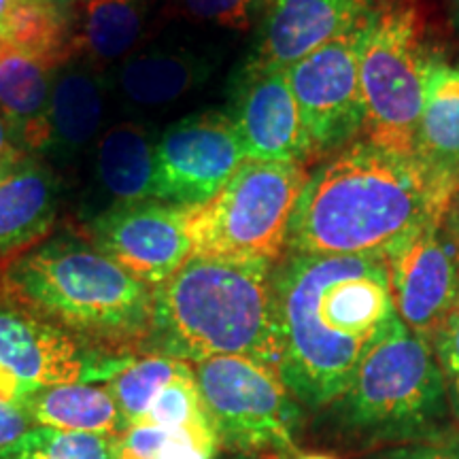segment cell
Masks as SVG:
<instances>
[{"label": "cell", "mask_w": 459, "mask_h": 459, "mask_svg": "<svg viewBox=\"0 0 459 459\" xmlns=\"http://www.w3.org/2000/svg\"><path fill=\"white\" fill-rule=\"evenodd\" d=\"M277 372L307 409L334 404L398 319L383 255L287 254L273 266Z\"/></svg>", "instance_id": "obj_1"}, {"label": "cell", "mask_w": 459, "mask_h": 459, "mask_svg": "<svg viewBox=\"0 0 459 459\" xmlns=\"http://www.w3.org/2000/svg\"><path fill=\"white\" fill-rule=\"evenodd\" d=\"M455 194L417 156L355 141L308 172L287 254L385 257L426 223L443 220Z\"/></svg>", "instance_id": "obj_2"}, {"label": "cell", "mask_w": 459, "mask_h": 459, "mask_svg": "<svg viewBox=\"0 0 459 459\" xmlns=\"http://www.w3.org/2000/svg\"><path fill=\"white\" fill-rule=\"evenodd\" d=\"M0 302L115 358L145 353L152 336L153 287L77 237L0 260Z\"/></svg>", "instance_id": "obj_3"}, {"label": "cell", "mask_w": 459, "mask_h": 459, "mask_svg": "<svg viewBox=\"0 0 459 459\" xmlns=\"http://www.w3.org/2000/svg\"><path fill=\"white\" fill-rule=\"evenodd\" d=\"M273 266L192 255L153 287V325L145 353L198 364L243 355L277 368L281 342Z\"/></svg>", "instance_id": "obj_4"}, {"label": "cell", "mask_w": 459, "mask_h": 459, "mask_svg": "<svg viewBox=\"0 0 459 459\" xmlns=\"http://www.w3.org/2000/svg\"><path fill=\"white\" fill-rule=\"evenodd\" d=\"M334 404L342 432L364 446H406L446 436L449 400L432 344L400 319L361 359Z\"/></svg>", "instance_id": "obj_5"}, {"label": "cell", "mask_w": 459, "mask_h": 459, "mask_svg": "<svg viewBox=\"0 0 459 459\" xmlns=\"http://www.w3.org/2000/svg\"><path fill=\"white\" fill-rule=\"evenodd\" d=\"M426 26L411 0H378L359 45L364 139L415 156L429 54Z\"/></svg>", "instance_id": "obj_6"}, {"label": "cell", "mask_w": 459, "mask_h": 459, "mask_svg": "<svg viewBox=\"0 0 459 459\" xmlns=\"http://www.w3.org/2000/svg\"><path fill=\"white\" fill-rule=\"evenodd\" d=\"M307 179L304 164L247 160L215 198L187 209L194 255L277 262Z\"/></svg>", "instance_id": "obj_7"}, {"label": "cell", "mask_w": 459, "mask_h": 459, "mask_svg": "<svg viewBox=\"0 0 459 459\" xmlns=\"http://www.w3.org/2000/svg\"><path fill=\"white\" fill-rule=\"evenodd\" d=\"M194 375L217 443L257 459H296L300 404L277 368L220 355L194 364Z\"/></svg>", "instance_id": "obj_8"}, {"label": "cell", "mask_w": 459, "mask_h": 459, "mask_svg": "<svg viewBox=\"0 0 459 459\" xmlns=\"http://www.w3.org/2000/svg\"><path fill=\"white\" fill-rule=\"evenodd\" d=\"M130 359L96 351L56 325L0 302V400L17 404L51 385L111 378Z\"/></svg>", "instance_id": "obj_9"}, {"label": "cell", "mask_w": 459, "mask_h": 459, "mask_svg": "<svg viewBox=\"0 0 459 459\" xmlns=\"http://www.w3.org/2000/svg\"><path fill=\"white\" fill-rule=\"evenodd\" d=\"M247 162L243 143L228 113L204 111L177 119L156 145L153 198L175 206H200Z\"/></svg>", "instance_id": "obj_10"}, {"label": "cell", "mask_w": 459, "mask_h": 459, "mask_svg": "<svg viewBox=\"0 0 459 459\" xmlns=\"http://www.w3.org/2000/svg\"><path fill=\"white\" fill-rule=\"evenodd\" d=\"M364 26L287 68L313 158L341 152L364 132V99L359 83Z\"/></svg>", "instance_id": "obj_11"}, {"label": "cell", "mask_w": 459, "mask_h": 459, "mask_svg": "<svg viewBox=\"0 0 459 459\" xmlns=\"http://www.w3.org/2000/svg\"><path fill=\"white\" fill-rule=\"evenodd\" d=\"M85 230L100 254L149 287L162 285L194 255L187 206L156 198L111 206Z\"/></svg>", "instance_id": "obj_12"}, {"label": "cell", "mask_w": 459, "mask_h": 459, "mask_svg": "<svg viewBox=\"0 0 459 459\" xmlns=\"http://www.w3.org/2000/svg\"><path fill=\"white\" fill-rule=\"evenodd\" d=\"M395 315L432 342L459 307V243L443 220L429 221L385 255Z\"/></svg>", "instance_id": "obj_13"}, {"label": "cell", "mask_w": 459, "mask_h": 459, "mask_svg": "<svg viewBox=\"0 0 459 459\" xmlns=\"http://www.w3.org/2000/svg\"><path fill=\"white\" fill-rule=\"evenodd\" d=\"M228 115L247 160L307 164L313 158L285 68L245 65L234 82Z\"/></svg>", "instance_id": "obj_14"}, {"label": "cell", "mask_w": 459, "mask_h": 459, "mask_svg": "<svg viewBox=\"0 0 459 459\" xmlns=\"http://www.w3.org/2000/svg\"><path fill=\"white\" fill-rule=\"evenodd\" d=\"M378 0H271L245 65L290 68L368 22Z\"/></svg>", "instance_id": "obj_15"}, {"label": "cell", "mask_w": 459, "mask_h": 459, "mask_svg": "<svg viewBox=\"0 0 459 459\" xmlns=\"http://www.w3.org/2000/svg\"><path fill=\"white\" fill-rule=\"evenodd\" d=\"M213 62L186 48H139L105 73L108 94L124 111L152 113L198 90Z\"/></svg>", "instance_id": "obj_16"}, {"label": "cell", "mask_w": 459, "mask_h": 459, "mask_svg": "<svg viewBox=\"0 0 459 459\" xmlns=\"http://www.w3.org/2000/svg\"><path fill=\"white\" fill-rule=\"evenodd\" d=\"M105 73L82 60H68L56 71L49 96V143L43 160L71 166L91 152L105 130L108 113Z\"/></svg>", "instance_id": "obj_17"}, {"label": "cell", "mask_w": 459, "mask_h": 459, "mask_svg": "<svg viewBox=\"0 0 459 459\" xmlns=\"http://www.w3.org/2000/svg\"><path fill=\"white\" fill-rule=\"evenodd\" d=\"M156 145L153 130L134 119L102 132L91 147L88 221L111 206L153 198Z\"/></svg>", "instance_id": "obj_18"}, {"label": "cell", "mask_w": 459, "mask_h": 459, "mask_svg": "<svg viewBox=\"0 0 459 459\" xmlns=\"http://www.w3.org/2000/svg\"><path fill=\"white\" fill-rule=\"evenodd\" d=\"M60 209V181L43 158L24 156L0 175V260L39 245Z\"/></svg>", "instance_id": "obj_19"}, {"label": "cell", "mask_w": 459, "mask_h": 459, "mask_svg": "<svg viewBox=\"0 0 459 459\" xmlns=\"http://www.w3.org/2000/svg\"><path fill=\"white\" fill-rule=\"evenodd\" d=\"M160 0H73V60L107 73L141 48Z\"/></svg>", "instance_id": "obj_20"}, {"label": "cell", "mask_w": 459, "mask_h": 459, "mask_svg": "<svg viewBox=\"0 0 459 459\" xmlns=\"http://www.w3.org/2000/svg\"><path fill=\"white\" fill-rule=\"evenodd\" d=\"M56 71L48 62L3 45L0 115L26 156L45 158L49 143V96Z\"/></svg>", "instance_id": "obj_21"}, {"label": "cell", "mask_w": 459, "mask_h": 459, "mask_svg": "<svg viewBox=\"0 0 459 459\" xmlns=\"http://www.w3.org/2000/svg\"><path fill=\"white\" fill-rule=\"evenodd\" d=\"M415 156L459 192V66L432 54L417 124Z\"/></svg>", "instance_id": "obj_22"}, {"label": "cell", "mask_w": 459, "mask_h": 459, "mask_svg": "<svg viewBox=\"0 0 459 459\" xmlns=\"http://www.w3.org/2000/svg\"><path fill=\"white\" fill-rule=\"evenodd\" d=\"M17 404L32 426L102 436H119L124 432L122 412L107 385L62 383L28 394Z\"/></svg>", "instance_id": "obj_23"}, {"label": "cell", "mask_w": 459, "mask_h": 459, "mask_svg": "<svg viewBox=\"0 0 459 459\" xmlns=\"http://www.w3.org/2000/svg\"><path fill=\"white\" fill-rule=\"evenodd\" d=\"M192 364L162 353H143L132 358L122 370L108 378L107 387L122 412L124 429L139 423L152 409L158 394L183 375Z\"/></svg>", "instance_id": "obj_24"}, {"label": "cell", "mask_w": 459, "mask_h": 459, "mask_svg": "<svg viewBox=\"0 0 459 459\" xmlns=\"http://www.w3.org/2000/svg\"><path fill=\"white\" fill-rule=\"evenodd\" d=\"M115 438L34 426L0 453V459H117Z\"/></svg>", "instance_id": "obj_25"}, {"label": "cell", "mask_w": 459, "mask_h": 459, "mask_svg": "<svg viewBox=\"0 0 459 459\" xmlns=\"http://www.w3.org/2000/svg\"><path fill=\"white\" fill-rule=\"evenodd\" d=\"M139 423H153V426L179 429V432H189L203 440L217 443L215 429L211 426L209 415H206L203 406V398H200L194 366L158 394L152 409Z\"/></svg>", "instance_id": "obj_26"}, {"label": "cell", "mask_w": 459, "mask_h": 459, "mask_svg": "<svg viewBox=\"0 0 459 459\" xmlns=\"http://www.w3.org/2000/svg\"><path fill=\"white\" fill-rule=\"evenodd\" d=\"M117 459H213L217 443L153 423H134L115 438Z\"/></svg>", "instance_id": "obj_27"}, {"label": "cell", "mask_w": 459, "mask_h": 459, "mask_svg": "<svg viewBox=\"0 0 459 459\" xmlns=\"http://www.w3.org/2000/svg\"><path fill=\"white\" fill-rule=\"evenodd\" d=\"M183 15L226 30L257 26L271 0H175Z\"/></svg>", "instance_id": "obj_28"}, {"label": "cell", "mask_w": 459, "mask_h": 459, "mask_svg": "<svg viewBox=\"0 0 459 459\" xmlns=\"http://www.w3.org/2000/svg\"><path fill=\"white\" fill-rule=\"evenodd\" d=\"M432 351L445 381L449 411L459 423V307L432 338Z\"/></svg>", "instance_id": "obj_29"}, {"label": "cell", "mask_w": 459, "mask_h": 459, "mask_svg": "<svg viewBox=\"0 0 459 459\" xmlns=\"http://www.w3.org/2000/svg\"><path fill=\"white\" fill-rule=\"evenodd\" d=\"M385 459H459V438L443 436L429 443L398 446Z\"/></svg>", "instance_id": "obj_30"}, {"label": "cell", "mask_w": 459, "mask_h": 459, "mask_svg": "<svg viewBox=\"0 0 459 459\" xmlns=\"http://www.w3.org/2000/svg\"><path fill=\"white\" fill-rule=\"evenodd\" d=\"M30 428H34L32 421L20 404L0 400V453L15 445Z\"/></svg>", "instance_id": "obj_31"}, {"label": "cell", "mask_w": 459, "mask_h": 459, "mask_svg": "<svg viewBox=\"0 0 459 459\" xmlns=\"http://www.w3.org/2000/svg\"><path fill=\"white\" fill-rule=\"evenodd\" d=\"M26 153L22 152L20 145H17L13 132L9 130L7 122H4V117L0 115V175L7 172L11 166L20 162Z\"/></svg>", "instance_id": "obj_32"}, {"label": "cell", "mask_w": 459, "mask_h": 459, "mask_svg": "<svg viewBox=\"0 0 459 459\" xmlns=\"http://www.w3.org/2000/svg\"><path fill=\"white\" fill-rule=\"evenodd\" d=\"M445 228L449 230V234L459 243V192L451 198L449 206H446L445 217H443Z\"/></svg>", "instance_id": "obj_33"}, {"label": "cell", "mask_w": 459, "mask_h": 459, "mask_svg": "<svg viewBox=\"0 0 459 459\" xmlns=\"http://www.w3.org/2000/svg\"><path fill=\"white\" fill-rule=\"evenodd\" d=\"M32 3H37V0H0V20H3L4 15H9L11 11L22 9V7H26V4H32Z\"/></svg>", "instance_id": "obj_34"}, {"label": "cell", "mask_w": 459, "mask_h": 459, "mask_svg": "<svg viewBox=\"0 0 459 459\" xmlns=\"http://www.w3.org/2000/svg\"><path fill=\"white\" fill-rule=\"evenodd\" d=\"M296 459H336L328 455V453H304V455H296Z\"/></svg>", "instance_id": "obj_35"}, {"label": "cell", "mask_w": 459, "mask_h": 459, "mask_svg": "<svg viewBox=\"0 0 459 459\" xmlns=\"http://www.w3.org/2000/svg\"><path fill=\"white\" fill-rule=\"evenodd\" d=\"M0 49H3V28H0Z\"/></svg>", "instance_id": "obj_36"}, {"label": "cell", "mask_w": 459, "mask_h": 459, "mask_svg": "<svg viewBox=\"0 0 459 459\" xmlns=\"http://www.w3.org/2000/svg\"><path fill=\"white\" fill-rule=\"evenodd\" d=\"M455 9H457V26H459V4H455Z\"/></svg>", "instance_id": "obj_37"}, {"label": "cell", "mask_w": 459, "mask_h": 459, "mask_svg": "<svg viewBox=\"0 0 459 459\" xmlns=\"http://www.w3.org/2000/svg\"><path fill=\"white\" fill-rule=\"evenodd\" d=\"M453 3H455V4H459V0H453Z\"/></svg>", "instance_id": "obj_38"}]
</instances>
